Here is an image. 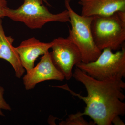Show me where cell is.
Segmentation results:
<instances>
[{
    "mask_svg": "<svg viewBox=\"0 0 125 125\" xmlns=\"http://www.w3.org/2000/svg\"><path fill=\"white\" fill-rule=\"evenodd\" d=\"M4 89L3 87H0V115L4 116V114L2 111V109L11 111V108L10 105L5 101L4 98Z\"/></svg>",
    "mask_w": 125,
    "mask_h": 125,
    "instance_id": "cell-12",
    "label": "cell"
},
{
    "mask_svg": "<svg viewBox=\"0 0 125 125\" xmlns=\"http://www.w3.org/2000/svg\"><path fill=\"white\" fill-rule=\"evenodd\" d=\"M7 7L6 0H0V18L5 17V12Z\"/></svg>",
    "mask_w": 125,
    "mask_h": 125,
    "instance_id": "cell-13",
    "label": "cell"
},
{
    "mask_svg": "<svg viewBox=\"0 0 125 125\" xmlns=\"http://www.w3.org/2000/svg\"><path fill=\"white\" fill-rule=\"evenodd\" d=\"M63 74L56 67L52 60L49 51L42 55L36 66L27 72L23 77V83L26 90L33 89L39 83L47 80L62 81Z\"/></svg>",
    "mask_w": 125,
    "mask_h": 125,
    "instance_id": "cell-7",
    "label": "cell"
},
{
    "mask_svg": "<svg viewBox=\"0 0 125 125\" xmlns=\"http://www.w3.org/2000/svg\"><path fill=\"white\" fill-rule=\"evenodd\" d=\"M81 15L86 17L106 16L125 11V0H78Z\"/></svg>",
    "mask_w": 125,
    "mask_h": 125,
    "instance_id": "cell-9",
    "label": "cell"
},
{
    "mask_svg": "<svg viewBox=\"0 0 125 125\" xmlns=\"http://www.w3.org/2000/svg\"><path fill=\"white\" fill-rule=\"evenodd\" d=\"M94 124V122L91 123L85 120L83 116L81 114L80 112L70 114L65 120L60 123V125H91Z\"/></svg>",
    "mask_w": 125,
    "mask_h": 125,
    "instance_id": "cell-11",
    "label": "cell"
},
{
    "mask_svg": "<svg viewBox=\"0 0 125 125\" xmlns=\"http://www.w3.org/2000/svg\"><path fill=\"white\" fill-rule=\"evenodd\" d=\"M52 44V41L42 42L32 37L23 40L18 47H15L21 64L26 71H29L34 67L37 58L49 51Z\"/></svg>",
    "mask_w": 125,
    "mask_h": 125,
    "instance_id": "cell-8",
    "label": "cell"
},
{
    "mask_svg": "<svg viewBox=\"0 0 125 125\" xmlns=\"http://www.w3.org/2000/svg\"><path fill=\"white\" fill-rule=\"evenodd\" d=\"M84 85L87 95L84 97L71 90L67 84L57 86L67 90L73 96L83 100L86 104L81 115L88 116L98 125H111L113 118L125 113V96L123 90L125 83L122 79L101 80L89 76L76 67L73 76Z\"/></svg>",
    "mask_w": 125,
    "mask_h": 125,
    "instance_id": "cell-1",
    "label": "cell"
},
{
    "mask_svg": "<svg viewBox=\"0 0 125 125\" xmlns=\"http://www.w3.org/2000/svg\"><path fill=\"white\" fill-rule=\"evenodd\" d=\"M43 2H45L46 4H47L49 5V4H48V0H42Z\"/></svg>",
    "mask_w": 125,
    "mask_h": 125,
    "instance_id": "cell-15",
    "label": "cell"
},
{
    "mask_svg": "<svg viewBox=\"0 0 125 125\" xmlns=\"http://www.w3.org/2000/svg\"><path fill=\"white\" fill-rule=\"evenodd\" d=\"M91 29L94 42L101 51L120 50L125 41V11L108 16H94Z\"/></svg>",
    "mask_w": 125,
    "mask_h": 125,
    "instance_id": "cell-2",
    "label": "cell"
},
{
    "mask_svg": "<svg viewBox=\"0 0 125 125\" xmlns=\"http://www.w3.org/2000/svg\"><path fill=\"white\" fill-rule=\"evenodd\" d=\"M2 22L1 18H0V58L9 62L13 68L16 76L20 78L23 76L25 70L21 64L15 47L13 46L14 39L10 36H6Z\"/></svg>",
    "mask_w": 125,
    "mask_h": 125,
    "instance_id": "cell-10",
    "label": "cell"
},
{
    "mask_svg": "<svg viewBox=\"0 0 125 125\" xmlns=\"http://www.w3.org/2000/svg\"><path fill=\"white\" fill-rule=\"evenodd\" d=\"M50 52L52 62L61 72L65 79L69 80L73 76V68L82 62V57L76 45L68 38L58 37L52 41Z\"/></svg>",
    "mask_w": 125,
    "mask_h": 125,
    "instance_id": "cell-6",
    "label": "cell"
},
{
    "mask_svg": "<svg viewBox=\"0 0 125 125\" xmlns=\"http://www.w3.org/2000/svg\"><path fill=\"white\" fill-rule=\"evenodd\" d=\"M42 0H24L18 9L7 7L5 17L16 22L23 23L31 29H41L47 23L52 22L66 23L70 21L67 10L57 14L51 13Z\"/></svg>",
    "mask_w": 125,
    "mask_h": 125,
    "instance_id": "cell-4",
    "label": "cell"
},
{
    "mask_svg": "<svg viewBox=\"0 0 125 125\" xmlns=\"http://www.w3.org/2000/svg\"><path fill=\"white\" fill-rule=\"evenodd\" d=\"M115 125H125V123L121 120L120 116H117L114 117L112 121V124Z\"/></svg>",
    "mask_w": 125,
    "mask_h": 125,
    "instance_id": "cell-14",
    "label": "cell"
},
{
    "mask_svg": "<svg viewBox=\"0 0 125 125\" xmlns=\"http://www.w3.org/2000/svg\"><path fill=\"white\" fill-rule=\"evenodd\" d=\"M76 67L98 80H104L125 77V48L123 46L115 53L109 48L102 51L95 61L81 62Z\"/></svg>",
    "mask_w": 125,
    "mask_h": 125,
    "instance_id": "cell-5",
    "label": "cell"
},
{
    "mask_svg": "<svg viewBox=\"0 0 125 125\" xmlns=\"http://www.w3.org/2000/svg\"><path fill=\"white\" fill-rule=\"evenodd\" d=\"M70 0H65V5L69 14L71 28L67 38L71 41L80 52L82 62L88 63L95 61L101 54V51L94 42L91 29L93 17L78 14L72 8Z\"/></svg>",
    "mask_w": 125,
    "mask_h": 125,
    "instance_id": "cell-3",
    "label": "cell"
}]
</instances>
